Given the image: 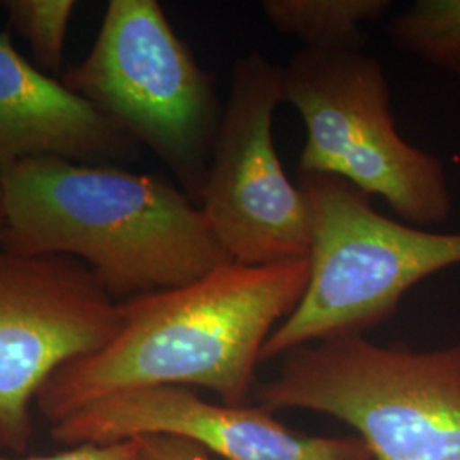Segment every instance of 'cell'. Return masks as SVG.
<instances>
[{"mask_svg": "<svg viewBox=\"0 0 460 460\" xmlns=\"http://www.w3.org/2000/svg\"><path fill=\"white\" fill-rule=\"evenodd\" d=\"M309 275V258L229 261L188 285L128 298L115 338L53 372L34 404L51 425L99 397L159 385L201 387L249 406L263 346L296 311Z\"/></svg>", "mask_w": 460, "mask_h": 460, "instance_id": "6da1fadb", "label": "cell"}, {"mask_svg": "<svg viewBox=\"0 0 460 460\" xmlns=\"http://www.w3.org/2000/svg\"><path fill=\"white\" fill-rule=\"evenodd\" d=\"M0 181V246L75 258L115 300L188 285L230 261L197 201L157 176L34 157Z\"/></svg>", "mask_w": 460, "mask_h": 460, "instance_id": "7a4b0ae2", "label": "cell"}, {"mask_svg": "<svg viewBox=\"0 0 460 460\" xmlns=\"http://www.w3.org/2000/svg\"><path fill=\"white\" fill-rule=\"evenodd\" d=\"M254 397L343 421L374 460H460V341L416 351L346 334L300 346Z\"/></svg>", "mask_w": 460, "mask_h": 460, "instance_id": "3957f363", "label": "cell"}, {"mask_svg": "<svg viewBox=\"0 0 460 460\" xmlns=\"http://www.w3.org/2000/svg\"><path fill=\"white\" fill-rule=\"evenodd\" d=\"M313 212L311 275L296 311L271 332L261 363L384 323L404 294L460 264V234L404 226L378 214L372 197L323 172H298Z\"/></svg>", "mask_w": 460, "mask_h": 460, "instance_id": "277c9868", "label": "cell"}, {"mask_svg": "<svg viewBox=\"0 0 460 460\" xmlns=\"http://www.w3.org/2000/svg\"><path fill=\"white\" fill-rule=\"evenodd\" d=\"M62 84L140 147H148L198 203L224 108L214 77L155 0H111L98 38Z\"/></svg>", "mask_w": 460, "mask_h": 460, "instance_id": "5b68a950", "label": "cell"}, {"mask_svg": "<svg viewBox=\"0 0 460 460\" xmlns=\"http://www.w3.org/2000/svg\"><path fill=\"white\" fill-rule=\"evenodd\" d=\"M283 102L307 130L298 172L343 178L414 226L450 217L444 163L397 132L391 87L376 57L302 49L283 66Z\"/></svg>", "mask_w": 460, "mask_h": 460, "instance_id": "8992f818", "label": "cell"}, {"mask_svg": "<svg viewBox=\"0 0 460 460\" xmlns=\"http://www.w3.org/2000/svg\"><path fill=\"white\" fill-rule=\"evenodd\" d=\"M283 66L251 51L232 68L229 98L198 205L230 261L263 266L309 258L313 212L287 178L273 140Z\"/></svg>", "mask_w": 460, "mask_h": 460, "instance_id": "52a82bcc", "label": "cell"}, {"mask_svg": "<svg viewBox=\"0 0 460 460\" xmlns=\"http://www.w3.org/2000/svg\"><path fill=\"white\" fill-rule=\"evenodd\" d=\"M119 326V304L83 261L0 246V450L26 454L41 385Z\"/></svg>", "mask_w": 460, "mask_h": 460, "instance_id": "ba28073f", "label": "cell"}, {"mask_svg": "<svg viewBox=\"0 0 460 460\" xmlns=\"http://www.w3.org/2000/svg\"><path fill=\"white\" fill-rule=\"evenodd\" d=\"M169 435L226 460H374L358 437H309L261 406L214 404L195 389L159 385L99 397L49 427L58 444H113Z\"/></svg>", "mask_w": 460, "mask_h": 460, "instance_id": "9c48e42d", "label": "cell"}, {"mask_svg": "<svg viewBox=\"0 0 460 460\" xmlns=\"http://www.w3.org/2000/svg\"><path fill=\"white\" fill-rule=\"evenodd\" d=\"M140 146L28 62L0 33V174L34 157H64L77 163H127Z\"/></svg>", "mask_w": 460, "mask_h": 460, "instance_id": "30bf717a", "label": "cell"}, {"mask_svg": "<svg viewBox=\"0 0 460 460\" xmlns=\"http://www.w3.org/2000/svg\"><path fill=\"white\" fill-rule=\"evenodd\" d=\"M389 0H264L261 11L279 33L294 36L304 49L363 51L365 24L384 16Z\"/></svg>", "mask_w": 460, "mask_h": 460, "instance_id": "8fae6325", "label": "cell"}, {"mask_svg": "<svg viewBox=\"0 0 460 460\" xmlns=\"http://www.w3.org/2000/svg\"><path fill=\"white\" fill-rule=\"evenodd\" d=\"M387 34L395 49L460 75V0H418L389 21Z\"/></svg>", "mask_w": 460, "mask_h": 460, "instance_id": "7c38bea8", "label": "cell"}, {"mask_svg": "<svg viewBox=\"0 0 460 460\" xmlns=\"http://www.w3.org/2000/svg\"><path fill=\"white\" fill-rule=\"evenodd\" d=\"M11 26L21 34L34 57L36 66L49 74H60L64 64L66 31L77 7L74 0H2Z\"/></svg>", "mask_w": 460, "mask_h": 460, "instance_id": "4fadbf2b", "label": "cell"}, {"mask_svg": "<svg viewBox=\"0 0 460 460\" xmlns=\"http://www.w3.org/2000/svg\"><path fill=\"white\" fill-rule=\"evenodd\" d=\"M138 460H214L203 447L169 435L137 437Z\"/></svg>", "mask_w": 460, "mask_h": 460, "instance_id": "5bb4252c", "label": "cell"}, {"mask_svg": "<svg viewBox=\"0 0 460 460\" xmlns=\"http://www.w3.org/2000/svg\"><path fill=\"white\" fill-rule=\"evenodd\" d=\"M138 442L137 438L113 442V444H84L72 447L70 450L45 456V457H5L0 460H138Z\"/></svg>", "mask_w": 460, "mask_h": 460, "instance_id": "9a60e30c", "label": "cell"}, {"mask_svg": "<svg viewBox=\"0 0 460 460\" xmlns=\"http://www.w3.org/2000/svg\"><path fill=\"white\" fill-rule=\"evenodd\" d=\"M4 226H5V214H4V188H2V181H0V235H2Z\"/></svg>", "mask_w": 460, "mask_h": 460, "instance_id": "2e32d148", "label": "cell"}]
</instances>
